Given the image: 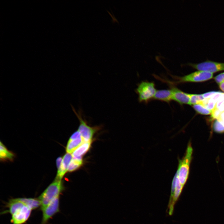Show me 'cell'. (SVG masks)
Listing matches in <instances>:
<instances>
[{
    "label": "cell",
    "mask_w": 224,
    "mask_h": 224,
    "mask_svg": "<svg viewBox=\"0 0 224 224\" xmlns=\"http://www.w3.org/2000/svg\"><path fill=\"white\" fill-rule=\"evenodd\" d=\"M18 199L32 210L36 209L40 206V203L38 198H18Z\"/></svg>",
    "instance_id": "5bb4252c"
},
{
    "label": "cell",
    "mask_w": 224,
    "mask_h": 224,
    "mask_svg": "<svg viewBox=\"0 0 224 224\" xmlns=\"http://www.w3.org/2000/svg\"><path fill=\"white\" fill-rule=\"evenodd\" d=\"M72 156L70 154L67 153L63 156L60 166L58 169L57 173L55 180H61L63 175L68 170L69 165Z\"/></svg>",
    "instance_id": "30bf717a"
},
{
    "label": "cell",
    "mask_w": 224,
    "mask_h": 224,
    "mask_svg": "<svg viewBox=\"0 0 224 224\" xmlns=\"http://www.w3.org/2000/svg\"><path fill=\"white\" fill-rule=\"evenodd\" d=\"M214 80L216 82L219 84L224 81V72L221 73L215 77Z\"/></svg>",
    "instance_id": "7402d4cb"
},
{
    "label": "cell",
    "mask_w": 224,
    "mask_h": 224,
    "mask_svg": "<svg viewBox=\"0 0 224 224\" xmlns=\"http://www.w3.org/2000/svg\"><path fill=\"white\" fill-rule=\"evenodd\" d=\"M222 113L218 109L215 108L212 110L211 114V118L213 119H218Z\"/></svg>",
    "instance_id": "44dd1931"
},
{
    "label": "cell",
    "mask_w": 224,
    "mask_h": 224,
    "mask_svg": "<svg viewBox=\"0 0 224 224\" xmlns=\"http://www.w3.org/2000/svg\"><path fill=\"white\" fill-rule=\"evenodd\" d=\"M213 73L202 71L198 70L183 77H177L178 83L185 82H199L212 78Z\"/></svg>",
    "instance_id": "8992f818"
},
{
    "label": "cell",
    "mask_w": 224,
    "mask_h": 224,
    "mask_svg": "<svg viewBox=\"0 0 224 224\" xmlns=\"http://www.w3.org/2000/svg\"><path fill=\"white\" fill-rule=\"evenodd\" d=\"M218 109L222 112L224 111V103L222 104Z\"/></svg>",
    "instance_id": "83f0119b"
},
{
    "label": "cell",
    "mask_w": 224,
    "mask_h": 224,
    "mask_svg": "<svg viewBox=\"0 0 224 224\" xmlns=\"http://www.w3.org/2000/svg\"><path fill=\"white\" fill-rule=\"evenodd\" d=\"M153 99L169 103L172 100L171 91L170 89L157 90Z\"/></svg>",
    "instance_id": "8fae6325"
},
{
    "label": "cell",
    "mask_w": 224,
    "mask_h": 224,
    "mask_svg": "<svg viewBox=\"0 0 224 224\" xmlns=\"http://www.w3.org/2000/svg\"><path fill=\"white\" fill-rule=\"evenodd\" d=\"M188 65L198 70L212 73L224 70V63L210 60L198 63H189Z\"/></svg>",
    "instance_id": "52a82bcc"
},
{
    "label": "cell",
    "mask_w": 224,
    "mask_h": 224,
    "mask_svg": "<svg viewBox=\"0 0 224 224\" xmlns=\"http://www.w3.org/2000/svg\"><path fill=\"white\" fill-rule=\"evenodd\" d=\"M84 142L82 137L72 140H69L66 148L67 153L70 154L72 153Z\"/></svg>",
    "instance_id": "4fadbf2b"
},
{
    "label": "cell",
    "mask_w": 224,
    "mask_h": 224,
    "mask_svg": "<svg viewBox=\"0 0 224 224\" xmlns=\"http://www.w3.org/2000/svg\"><path fill=\"white\" fill-rule=\"evenodd\" d=\"M193 107L196 112L202 114L211 115L212 112V110L207 109L200 104L193 105Z\"/></svg>",
    "instance_id": "ac0fdd59"
},
{
    "label": "cell",
    "mask_w": 224,
    "mask_h": 224,
    "mask_svg": "<svg viewBox=\"0 0 224 224\" xmlns=\"http://www.w3.org/2000/svg\"><path fill=\"white\" fill-rule=\"evenodd\" d=\"M190 98V105L198 104L204 99L202 94H189Z\"/></svg>",
    "instance_id": "d6986e66"
},
{
    "label": "cell",
    "mask_w": 224,
    "mask_h": 224,
    "mask_svg": "<svg viewBox=\"0 0 224 224\" xmlns=\"http://www.w3.org/2000/svg\"><path fill=\"white\" fill-rule=\"evenodd\" d=\"M217 120L224 122V111L222 112L219 118Z\"/></svg>",
    "instance_id": "484cf974"
},
{
    "label": "cell",
    "mask_w": 224,
    "mask_h": 224,
    "mask_svg": "<svg viewBox=\"0 0 224 224\" xmlns=\"http://www.w3.org/2000/svg\"><path fill=\"white\" fill-rule=\"evenodd\" d=\"M213 129L216 132L219 133H224V122L216 120L213 124Z\"/></svg>",
    "instance_id": "ffe728a7"
},
{
    "label": "cell",
    "mask_w": 224,
    "mask_h": 224,
    "mask_svg": "<svg viewBox=\"0 0 224 224\" xmlns=\"http://www.w3.org/2000/svg\"><path fill=\"white\" fill-rule=\"evenodd\" d=\"M216 102L212 100L210 98L204 99L199 104L207 109L213 110L215 108Z\"/></svg>",
    "instance_id": "e0dca14e"
},
{
    "label": "cell",
    "mask_w": 224,
    "mask_h": 224,
    "mask_svg": "<svg viewBox=\"0 0 224 224\" xmlns=\"http://www.w3.org/2000/svg\"><path fill=\"white\" fill-rule=\"evenodd\" d=\"M136 90L139 101L145 102L153 99L156 91L154 83L147 81L140 82Z\"/></svg>",
    "instance_id": "277c9868"
},
{
    "label": "cell",
    "mask_w": 224,
    "mask_h": 224,
    "mask_svg": "<svg viewBox=\"0 0 224 224\" xmlns=\"http://www.w3.org/2000/svg\"><path fill=\"white\" fill-rule=\"evenodd\" d=\"M82 157H72L68 167V171L72 172L78 169L82 164Z\"/></svg>",
    "instance_id": "9a60e30c"
},
{
    "label": "cell",
    "mask_w": 224,
    "mask_h": 224,
    "mask_svg": "<svg viewBox=\"0 0 224 224\" xmlns=\"http://www.w3.org/2000/svg\"><path fill=\"white\" fill-rule=\"evenodd\" d=\"M224 103V93H222L216 103L215 108L218 109V108Z\"/></svg>",
    "instance_id": "603a6c76"
},
{
    "label": "cell",
    "mask_w": 224,
    "mask_h": 224,
    "mask_svg": "<svg viewBox=\"0 0 224 224\" xmlns=\"http://www.w3.org/2000/svg\"><path fill=\"white\" fill-rule=\"evenodd\" d=\"M170 90L172 92V100L181 105L183 104L190 105L189 94L184 92L174 86H172Z\"/></svg>",
    "instance_id": "9c48e42d"
},
{
    "label": "cell",
    "mask_w": 224,
    "mask_h": 224,
    "mask_svg": "<svg viewBox=\"0 0 224 224\" xmlns=\"http://www.w3.org/2000/svg\"><path fill=\"white\" fill-rule=\"evenodd\" d=\"M82 137L80 133L78 130L75 132L70 137L69 140H72Z\"/></svg>",
    "instance_id": "d4e9b609"
},
{
    "label": "cell",
    "mask_w": 224,
    "mask_h": 224,
    "mask_svg": "<svg viewBox=\"0 0 224 224\" xmlns=\"http://www.w3.org/2000/svg\"><path fill=\"white\" fill-rule=\"evenodd\" d=\"M41 210L42 218L41 224H47L50 219L59 212V196L55 198Z\"/></svg>",
    "instance_id": "ba28073f"
},
{
    "label": "cell",
    "mask_w": 224,
    "mask_h": 224,
    "mask_svg": "<svg viewBox=\"0 0 224 224\" xmlns=\"http://www.w3.org/2000/svg\"><path fill=\"white\" fill-rule=\"evenodd\" d=\"M0 157L1 159H12L14 155L13 153L9 151L5 146L0 142Z\"/></svg>",
    "instance_id": "2e32d148"
},
{
    "label": "cell",
    "mask_w": 224,
    "mask_h": 224,
    "mask_svg": "<svg viewBox=\"0 0 224 224\" xmlns=\"http://www.w3.org/2000/svg\"><path fill=\"white\" fill-rule=\"evenodd\" d=\"M91 141L84 142L72 153V157H82L89 149Z\"/></svg>",
    "instance_id": "7c38bea8"
},
{
    "label": "cell",
    "mask_w": 224,
    "mask_h": 224,
    "mask_svg": "<svg viewBox=\"0 0 224 224\" xmlns=\"http://www.w3.org/2000/svg\"><path fill=\"white\" fill-rule=\"evenodd\" d=\"M71 106L73 111L79 121L80 124L78 130L80 133L82 138L84 142L91 141L94 134L99 129L100 127L98 126L92 127L88 125L82 117L80 111L77 112L73 107L72 105Z\"/></svg>",
    "instance_id": "3957f363"
},
{
    "label": "cell",
    "mask_w": 224,
    "mask_h": 224,
    "mask_svg": "<svg viewBox=\"0 0 224 224\" xmlns=\"http://www.w3.org/2000/svg\"><path fill=\"white\" fill-rule=\"evenodd\" d=\"M193 149L190 142H189L184 156L178 159L179 164L176 171L180 182L184 187L188 180L190 165L192 159Z\"/></svg>",
    "instance_id": "6da1fadb"
},
{
    "label": "cell",
    "mask_w": 224,
    "mask_h": 224,
    "mask_svg": "<svg viewBox=\"0 0 224 224\" xmlns=\"http://www.w3.org/2000/svg\"><path fill=\"white\" fill-rule=\"evenodd\" d=\"M63 189L61 180H55L44 191L38 198L42 210L58 196Z\"/></svg>",
    "instance_id": "7a4b0ae2"
},
{
    "label": "cell",
    "mask_w": 224,
    "mask_h": 224,
    "mask_svg": "<svg viewBox=\"0 0 224 224\" xmlns=\"http://www.w3.org/2000/svg\"><path fill=\"white\" fill-rule=\"evenodd\" d=\"M218 92V91H212L204 93L202 94V95L204 99H208L211 98Z\"/></svg>",
    "instance_id": "cb8c5ba5"
},
{
    "label": "cell",
    "mask_w": 224,
    "mask_h": 224,
    "mask_svg": "<svg viewBox=\"0 0 224 224\" xmlns=\"http://www.w3.org/2000/svg\"><path fill=\"white\" fill-rule=\"evenodd\" d=\"M32 210L21 201L20 205L11 214V222L12 224L24 223L30 217Z\"/></svg>",
    "instance_id": "5b68a950"
},
{
    "label": "cell",
    "mask_w": 224,
    "mask_h": 224,
    "mask_svg": "<svg viewBox=\"0 0 224 224\" xmlns=\"http://www.w3.org/2000/svg\"><path fill=\"white\" fill-rule=\"evenodd\" d=\"M219 86L220 88L224 92V81L219 84Z\"/></svg>",
    "instance_id": "4316f807"
}]
</instances>
